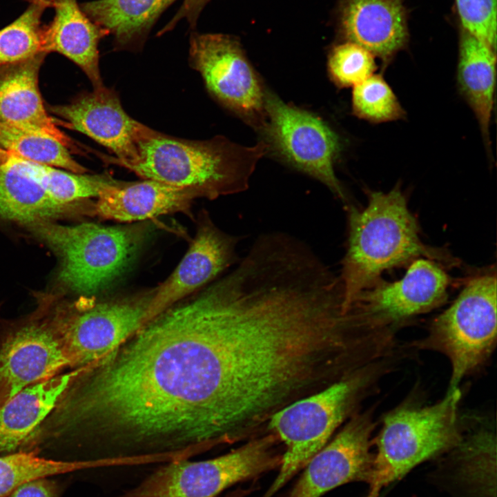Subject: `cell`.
<instances>
[{
  "label": "cell",
  "instance_id": "6da1fadb",
  "mask_svg": "<svg viewBox=\"0 0 497 497\" xmlns=\"http://www.w3.org/2000/svg\"><path fill=\"white\" fill-rule=\"evenodd\" d=\"M362 210L349 209V240L340 275L345 309L385 270L417 257L451 262L424 244L417 222L399 184L390 191H369Z\"/></svg>",
  "mask_w": 497,
  "mask_h": 497
},
{
  "label": "cell",
  "instance_id": "7a4b0ae2",
  "mask_svg": "<svg viewBox=\"0 0 497 497\" xmlns=\"http://www.w3.org/2000/svg\"><path fill=\"white\" fill-rule=\"evenodd\" d=\"M267 153L264 142L248 147L222 137L192 141L154 130L139 142L137 159L127 168L144 179L193 188L213 199L247 189Z\"/></svg>",
  "mask_w": 497,
  "mask_h": 497
},
{
  "label": "cell",
  "instance_id": "3957f363",
  "mask_svg": "<svg viewBox=\"0 0 497 497\" xmlns=\"http://www.w3.org/2000/svg\"><path fill=\"white\" fill-rule=\"evenodd\" d=\"M376 362L322 390L284 407L269 428L284 445L277 477L262 497H272L321 450L371 386Z\"/></svg>",
  "mask_w": 497,
  "mask_h": 497
},
{
  "label": "cell",
  "instance_id": "277c9868",
  "mask_svg": "<svg viewBox=\"0 0 497 497\" xmlns=\"http://www.w3.org/2000/svg\"><path fill=\"white\" fill-rule=\"evenodd\" d=\"M460 398L459 389L447 391L431 405L402 406L384 416L367 481V497H378L384 487L418 464L456 447L462 431Z\"/></svg>",
  "mask_w": 497,
  "mask_h": 497
},
{
  "label": "cell",
  "instance_id": "5b68a950",
  "mask_svg": "<svg viewBox=\"0 0 497 497\" xmlns=\"http://www.w3.org/2000/svg\"><path fill=\"white\" fill-rule=\"evenodd\" d=\"M28 226L59 257V280L87 296L105 289L124 272L142 238L133 227L92 223L64 226L50 221Z\"/></svg>",
  "mask_w": 497,
  "mask_h": 497
},
{
  "label": "cell",
  "instance_id": "8992f818",
  "mask_svg": "<svg viewBox=\"0 0 497 497\" xmlns=\"http://www.w3.org/2000/svg\"><path fill=\"white\" fill-rule=\"evenodd\" d=\"M496 277L485 274L471 280L454 303L432 322L419 348L444 354L451 373L448 391L491 355L496 342Z\"/></svg>",
  "mask_w": 497,
  "mask_h": 497
},
{
  "label": "cell",
  "instance_id": "52a82bcc",
  "mask_svg": "<svg viewBox=\"0 0 497 497\" xmlns=\"http://www.w3.org/2000/svg\"><path fill=\"white\" fill-rule=\"evenodd\" d=\"M277 440L271 433L214 458L168 462L124 497H215L236 483L279 468L282 454L276 451Z\"/></svg>",
  "mask_w": 497,
  "mask_h": 497
},
{
  "label": "cell",
  "instance_id": "ba28073f",
  "mask_svg": "<svg viewBox=\"0 0 497 497\" xmlns=\"http://www.w3.org/2000/svg\"><path fill=\"white\" fill-rule=\"evenodd\" d=\"M155 289L83 307L48 297L49 314L71 368L86 366L115 349L142 326Z\"/></svg>",
  "mask_w": 497,
  "mask_h": 497
},
{
  "label": "cell",
  "instance_id": "9c48e42d",
  "mask_svg": "<svg viewBox=\"0 0 497 497\" xmlns=\"http://www.w3.org/2000/svg\"><path fill=\"white\" fill-rule=\"evenodd\" d=\"M264 110L265 119L260 130L264 135L268 152L320 181L345 200L343 187L334 170L342 149L335 132L318 117L285 103L266 90Z\"/></svg>",
  "mask_w": 497,
  "mask_h": 497
},
{
  "label": "cell",
  "instance_id": "30bf717a",
  "mask_svg": "<svg viewBox=\"0 0 497 497\" xmlns=\"http://www.w3.org/2000/svg\"><path fill=\"white\" fill-rule=\"evenodd\" d=\"M189 61L217 101L261 129L265 119V89L237 37L222 33H193Z\"/></svg>",
  "mask_w": 497,
  "mask_h": 497
},
{
  "label": "cell",
  "instance_id": "8fae6325",
  "mask_svg": "<svg viewBox=\"0 0 497 497\" xmlns=\"http://www.w3.org/2000/svg\"><path fill=\"white\" fill-rule=\"evenodd\" d=\"M0 343V406L23 389L70 367L44 298Z\"/></svg>",
  "mask_w": 497,
  "mask_h": 497
},
{
  "label": "cell",
  "instance_id": "7c38bea8",
  "mask_svg": "<svg viewBox=\"0 0 497 497\" xmlns=\"http://www.w3.org/2000/svg\"><path fill=\"white\" fill-rule=\"evenodd\" d=\"M449 277L436 262L419 259L393 282H378L351 304L371 328L389 332L396 324L440 306L446 299Z\"/></svg>",
  "mask_w": 497,
  "mask_h": 497
},
{
  "label": "cell",
  "instance_id": "4fadbf2b",
  "mask_svg": "<svg viewBox=\"0 0 497 497\" xmlns=\"http://www.w3.org/2000/svg\"><path fill=\"white\" fill-rule=\"evenodd\" d=\"M374 427L371 412L354 415L306 463L287 497H321L347 483L367 481L373 460L370 445Z\"/></svg>",
  "mask_w": 497,
  "mask_h": 497
},
{
  "label": "cell",
  "instance_id": "5bb4252c",
  "mask_svg": "<svg viewBox=\"0 0 497 497\" xmlns=\"http://www.w3.org/2000/svg\"><path fill=\"white\" fill-rule=\"evenodd\" d=\"M49 109L62 118L66 126L111 150L117 157L116 162L126 168L137 161L139 142L154 131L130 117L117 95L105 86Z\"/></svg>",
  "mask_w": 497,
  "mask_h": 497
},
{
  "label": "cell",
  "instance_id": "9a60e30c",
  "mask_svg": "<svg viewBox=\"0 0 497 497\" xmlns=\"http://www.w3.org/2000/svg\"><path fill=\"white\" fill-rule=\"evenodd\" d=\"M409 18L405 0H336L333 12L338 41L365 48L384 67L409 46Z\"/></svg>",
  "mask_w": 497,
  "mask_h": 497
},
{
  "label": "cell",
  "instance_id": "2e32d148",
  "mask_svg": "<svg viewBox=\"0 0 497 497\" xmlns=\"http://www.w3.org/2000/svg\"><path fill=\"white\" fill-rule=\"evenodd\" d=\"M238 241V237L222 232L209 219L204 218L176 269L155 289L146 322L190 295L235 262V247Z\"/></svg>",
  "mask_w": 497,
  "mask_h": 497
},
{
  "label": "cell",
  "instance_id": "e0dca14e",
  "mask_svg": "<svg viewBox=\"0 0 497 497\" xmlns=\"http://www.w3.org/2000/svg\"><path fill=\"white\" fill-rule=\"evenodd\" d=\"M75 370L30 385L0 406V456L34 451L41 426L56 407Z\"/></svg>",
  "mask_w": 497,
  "mask_h": 497
},
{
  "label": "cell",
  "instance_id": "ac0fdd59",
  "mask_svg": "<svg viewBox=\"0 0 497 497\" xmlns=\"http://www.w3.org/2000/svg\"><path fill=\"white\" fill-rule=\"evenodd\" d=\"M46 55L0 69V122L47 135L71 147L70 138L47 113L39 92V69Z\"/></svg>",
  "mask_w": 497,
  "mask_h": 497
},
{
  "label": "cell",
  "instance_id": "d6986e66",
  "mask_svg": "<svg viewBox=\"0 0 497 497\" xmlns=\"http://www.w3.org/2000/svg\"><path fill=\"white\" fill-rule=\"evenodd\" d=\"M200 197L204 196L195 189L150 179L137 183L119 182L104 189L91 210L104 219L139 221L187 211L192 201Z\"/></svg>",
  "mask_w": 497,
  "mask_h": 497
},
{
  "label": "cell",
  "instance_id": "ffe728a7",
  "mask_svg": "<svg viewBox=\"0 0 497 497\" xmlns=\"http://www.w3.org/2000/svg\"><path fill=\"white\" fill-rule=\"evenodd\" d=\"M55 17L43 28V50L57 52L77 65L93 89L104 86L99 66L98 44L106 34L83 12L76 0H53Z\"/></svg>",
  "mask_w": 497,
  "mask_h": 497
},
{
  "label": "cell",
  "instance_id": "44dd1931",
  "mask_svg": "<svg viewBox=\"0 0 497 497\" xmlns=\"http://www.w3.org/2000/svg\"><path fill=\"white\" fill-rule=\"evenodd\" d=\"M457 28L458 88L476 117L490 154L489 127L494 106L496 50L458 25Z\"/></svg>",
  "mask_w": 497,
  "mask_h": 497
},
{
  "label": "cell",
  "instance_id": "7402d4cb",
  "mask_svg": "<svg viewBox=\"0 0 497 497\" xmlns=\"http://www.w3.org/2000/svg\"><path fill=\"white\" fill-rule=\"evenodd\" d=\"M79 202L65 204L43 188L0 148V217L30 225L71 215Z\"/></svg>",
  "mask_w": 497,
  "mask_h": 497
},
{
  "label": "cell",
  "instance_id": "603a6c76",
  "mask_svg": "<svg viewBox=\"0 0 497 497\" xmlns=\"http://www.w3.org/2000/svg\"><path fill=\"white\" fill-rule=\"evenodd\" d=\"M176 0H94L81 6L121 49L142 45L161 14Z\"/></svg>",
  "mask_w": 497,
  "mask_h": 497
},
{
  "label": "cell",
  "instance_id": "cb8c5ba5",
  "mask_svg": "<svg viewBox=\"0 0 497 497\" xmlns=\"http://www.w3.org/2000/svg\"><path fill=\"white\" fill-rule=\"evenodd\" d=\"M10 155L49 195L62 204H75L90 197H97L104 189L119 183L106 175H88L64 171Z\"/></svg>",
  "mask_w": 497,
  "mask_h": 497
},
{
  "label": "cell",
  "instance_id": "d4e9b609",
  "mask_svg": "<svg viewBox=\"0 0 497 497\" xmlns=\"http://www.w3.org/2000/svg\"><path fill=\"white\" fill-rule=\"evenodd\" d=\"M0 148L26 161L70 172L84 174L87 169L77 163L68 148L47 135L0 122Z\"/></svg>",
  "mask_w": 497,
  "mask_h": 497
},
{
  "label": "cell",
  "instance_id": "484cf974",
  "mask_svg": "<svg viewBox=\"0 0 497 497\" xmlns=\"http://www.w3.org/2000/svg\"><path fill=\"white\" fill-rule=\"evenodd\" d=\"M92 467L96 465L91 461L47 459L39 457L35 451L0 456V497H8L34 480Z\"/></svg>",
  "mask_w": 497,
  "mask_h": 497
},
{
  "label": "cell",
  "instance_id": "4316f807",
  "mask_svg": "<svg viewBox=\"0 0 497 497\" xmlns=\"http://www.w3.org/2000/svg\"><path fill=\"white\" fill-rule=\"evenodd\" d=\"M29 1V6L21 16L0 30V69L45 52L41 19L43 11L51 5L45 0Z\"/></svg>",
  "mask_w": 497,
  "mask_h": 497
},
{
  "label": "cell",
  "instance_id": "83f0119b",
  "mask_svg": "<svg viewBox=\"0 0 497 497\" xmlns=\"http://www.w3.org/2000/svg\"><path fill=\"white\" fill-rule=\"evenodd\" d=\"M352 110L360 119L373 124L403 119L406 112L381 74L374 73L353 87Z\"/></svg>",
  "mask_w": 497,
  "mask_h": 497
},
{
  "label": "cell",
  "instance_id": "f1b7e54d",
  "mask_svg": "<svg viewBox=\"0 0 497 497\" xmlns=\"http://www.w3.org/2000/svg\"><path fill=\"white\" fill-rule=\"evenodd\" d=\"M328 70L339 88L353 87L373 75L376 57L365 48L349 41H338L328 55Z\"/></svg>",
  "mask_w": 497,
  "mask_h": 497
},
{
  "label": "cell",
  "instance_id": "f546056e",
  "mask_svg": "<svg viewBox=\"0 0 497 497\" xmlns=\"http://www.w3.org/2000/svg\"><path fill=\"white\" fill-rule=\"evenodd\" d=\"M456 23L496 50V0H454Z\"/></svg>",
  "mask_w": 497,
  "mask_h": 497
},
{
  "label": "cell",
  "instance_id": "4dcf8cb0",
  "mask_svg": "<svg viewBox=\"0 0 497 497\" xmlns=\"http://www.w3.org/2000/svg\"><path fill=\"white\" fill-rule=\"evenodd\" d=\"M60 485L53 479L43 478L28 482L8 497H59Z\"/></svg>",
  "mask_w": 497,
  "mask_h": 497
},
{
  "label": "cell",
  "instance_id": "1f68e13d",
  "mask_svg": "<svg viewBox=\"0 0 497 497\" xmlns=\"http://www.w3.org/2000/svg\"><path fill=\"white\" fill-rule=\"evenodd\" d=\"M210 0H184V2L173 19L163 29V32L171 30L177 23L186 19L193 27L197 23L198 17Z\"/></svg>",
  "mask_w": 497,
  "mask_h": 497
},
{
  "label": "cell",
  "instance_id": "d6a6232c",
  "mask_svg": "<svg viewBox=\"0 0 497 497\" xmlns=\"http://www.w3.org/2000/svg\"><path fill=\"white\" fill-rule=\"evenodd\" d=\"M48 1H52V0H48Z\"/></svg>",
  "mask_w": 497,
  "mask_h": 497
}]
</instances>
